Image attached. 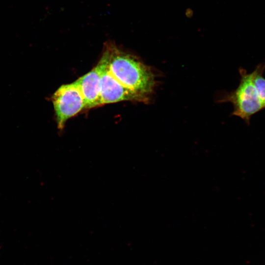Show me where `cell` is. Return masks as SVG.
<instances>
[{"mask_svg": "<svg viewBox=\"0 0 265 265\" xmlns=\"http://www.w3.org/2000/svg\"><path fill=\"white\" fill-rule=\"evenodd\" d=\"M102 57L115 79L142 97L147 103L149 101L157 82L155 74L149 66L111 41L105 44Z\"/></svg>", "mask_w": 265, "mask_h": 265, "instance_id": "6da1fadb", "label": "cell"}, {"mask_svg": "<svg viewBox=\"0 0 265 265\" xmlns=\"http://www.w3.org/2000/svg\"><path fill=\"white\" fill-rule=\"evenodd\" d=\"M239 85L227 94L222 101L230 102L234 107L232 115L238 116L249 124L252 115L265 108L252 82L251 73L240 68Z\"/></svg>", "mask_w": 265, "mask_h": 265, "instance_id": "7a4b0ae2", "label": "cell"}, {"mask_svg": "<svg viewBox=\"0 0 265 265\" xmlns=\"http://www.w3.org/2000/svg\"><path fill=\"white\" fill-rule=\"evenodd\" d=\"M52 101L60 130L70 118L85 109L83 98L75 81L61 85L53 95Z\"/></svg>", "mask_w": 265, "mask_h": 265, "instance_id": "3957f363", "label": "cell"}, {"mask_svg": "<svg viewBox=\"0 0 265 265\" xmlns=\"http://www.w3.org/2000/svg\"><path fill=\"white\" fill-rule=\"evenodd\" d=\"M97 65L100 73V106L123 101L147 103L142 97L124 86L111 75L103 57Z\"/></svg>", "mask_w": 265, "mask_h": 265, "instance_id": "277c9868", "label": "cell"}, {"mask_svg": "<svg viewBox=\"0 0 265 265\" xmlns=\"http://www.w3.org/2000/svg\"><path fill=\"white\" fill-rule=\"evenodd\" d=\"M75 82L83 98L85 109L100 106V73L97 65Z\"/></svg>", "mask_w": 265, "mask_h": 265, "instance_id": "5b68a950", "label": "cell"}, {"mask_svg": "<svg viewBox=\"0 0 265 265\" xmlns=\"http://www.w3.org/2000/svg\"><path fill=\"white\" fill-rule=\"evenodd\" d=\"M265 70V63H261L256 66L251 74L252 82L265 107V78L263 75Z\"/></svg>", "mask_w": 265, "mask_h": 265, "instance_id": "8992f818", "label": "cell"}]
</instances>
